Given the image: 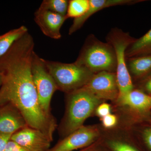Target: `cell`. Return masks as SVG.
<instances>
[{
  "mask_svg": "<svg viewBox=\"0 0 151 151\" xmlns=\"http://www.w3.org/2000/svg\"><path fill=\"white\" fill-rule=\"evenodd\" d=\"M34 45L18 41L0 58L3 76L0 87V106L11 103L18 109L28 126L43 133L51 142L56 122L52 114L41 107L32 75Z\"/></svg>",
  "mask_w": 151,
  "mask_h": 151,
  "instance_id": "6da1fadb",
  "label": "cell"
},
{
  "mask_svg": "<svg viewBox=\"0 0 151 151\" xmlns=\"http://www.w3.org/2000/svg\"><path fill=\"white\" fill-rule=\"evenodd\" d=\"M67 94L65 114L59 128L63 138L84 126L86 119L103 101L84 87Z\"/></svg>",
  "mask_w": 151,
  "mask_h": 151,
  "instance_id": "7a4b0ae2",
  "label": "cell"
},
{
  "mask_svg": "<svg viewBox=\"0 0 151 151\" xmlns=\"http://www.w3.org/2000/svg\"><path fill=\"white\" fill-rule=\"evenodd\" d=\"M93 73L102 71L116 73V54L113 46L91 36L88 38L75 61Z\"/></svg>",
  "mask_w": 151,
  "mask_h": 151,
  "instance_id": "3957f363",
  "label": "cell"
},
{
  "mask_svg": "<svg viewBox=\"0 0 151 151\" xmlns=\"http://www.w3.org/2000/svg\"><path fill=\"white\" fill-rule=\"evenodd\" d=\"M45 63L58 90L66 93L84 87L94 74L75 62L65 63L45 60Z\"/></svg>",
  "mask_w": 151,
  "mask_h": 151,
  "instance_id": "277c9868",
  "label": "cell"
},
{
  "mask_svg": "<svg viewBox=\"0 0 151 151\" xmlns=\"http://www.w3.org/2000/svg\"><path fill=\"white\" fill-rule=\"evenodd\" d=\"M135 40L129 33L119 29H112L107 36V42L113 46L116 54V78L119 89L118 99L134 89L132 77L127 68L126 51Z\"/></svg>",
  "mask_w": 151,
  "mask_h": 151,
  "instance_id": "5b68a950",
  "label": "cell"
},
{
  "mask_svg": "<svg viewBox=\"0 0 151 151\" xmlns=\"http://www.w3.org/2000/svg\"><path fill=\"white\" fill-rule=\"evenodd\" d=\"M31 69L33 81L41 107L45 112L51 114L50 103L52 97L58 89L46 67L45 60L40 57L35 52L33 54Z\"/></svg>",
  "mask_w": 151,
  "mask_h": 151,
  "instance_id": "8992f818",
  "label": "cell"
},
{
  "mask_svg": "<svg viewBox=\"0 0 151 151\" xmlns=\"http://www.w3.org/2000/svg\"><path fill=\"white\" fill-rule=\"evenodd\" d=\"M100 131L94 126H84L59 141L47 151H73L86 147L99 140Z\"/></svg>",
  "mask_w": 151,
  "mask_h": 151,
  "instance_id": "52a82bcc",
  "label": "cell"
},
{
  "mask_svg": "<svg viewBox=\"0 0 151 151\" xmlns=\"http://www.w3.org/2000/svg\"><path fill=\"white\" fill-rule=\"evenodd\" d=\"M83 87L102 100H117L119 97L116 73L102 71L94 73Z\"/></svg>",
  "mask_w": 151,
  "mask_h": 151,
  "instance_id": "ba28073f",
  "label": "cell"
},
{
  "mask_svg": "<svg viewBox=\"0 0 151 151\" xmlns=\"http://www.w3.org/2000/svg\"><path fill=\"white\" fill-rule=\"evenodd\" d=\"M10 140L29 151H47L51 142L42 132L28 126L12 135Z\"/></svg>",
  "mask_w": 151,
  "mask_h": 151,
  "instance_id": "9c48e42d",
  "label": "cell"
},
{
  "mask_svg": "<svg viewBox=\"0 0 151 151\" xmlns=\"http://www.w3.org/2000/svg\"><path fill=\"white\" fill-rule=\"evenodd\" d=\"M67 16L39 8L35 13V21L44 34L53 39L61 37L60 29Z\"/></svg>",
  "mask_w": 151,
  "mask_h": 151,
  "instance_id": "30bf717a",
  "label": "cell"
},
{
  "mask_svg": "<svg viewBox=\"0 0 151 151\" xmlns=\"http://www.w3.org/2000/svg\"><path fill=\"white\" fill-rule=\"evenodd\" d=\"M27 126L24 117L12 104L0 106V132L12 135Z\"/></svg>",
  "mask_w": 151,
  "mask_h": 151,
  "instance_id": "8fae6325",
  "label": "cell"
},
{
  "mask_svg": "<svg viewBox=\"0 0 151 151\" xmlns=\"http://www.w3.org/2000/svg\"><path fill=\"white\" fill-rule=\"evenodd\" d=\"M140 1H142L134 0H89V7L88 10L82 16L74 19L73 24L69 28L68 34L71 35L80 29L86 21L93 14L103 9L113 6L134 4Z\"/></svg>",
  "mask_w": 151,
  "mask_h": 151,
  "instance_id": "7c38bea8",
  "label": "cell"
},
{
  "mask_svg": "<svg viewBox=\"0 0 151 151\" xmlns=\"http://www.w3.org/2000/svg\"><path fill=\"white\" fill-rule=\"evenodd\" d=\"M120 105L138 112H145L151 109V95L141 90L133 89L124 96L118 98Z\"/></svg>",
  "mask_w": 151,
  "mask_h": 151,
  "instance_id": "4fadbf2b",
  "label": "cell"
},
{
  "mask_svg": "<svg viewBox=\"0 0 151 151\" xmlns=\"http://www.w3.org/2000/svg\"><path fill=\"white\" fill-rule=\"evenodd\" d=\"M126 59L127 68L131 76L142 78L151 73V55Z\"/></svg>",
  "mask_w": 151,
  "mask_h": 151,
  "instance_id": "5bb4252c",
  "label": "cell"
},
{
  "mask_svg": "<svg viewBox=\"0 0 151 151\" xmlns=\"http://www.w3.org/2000/svg\"><path fill=\"white\" fill-rule=\"evenodd\" d=\"M151 55V29L145 35L135 40L126 51V58Z\"/></svg>",
  "mask_w": 151,
  "mask_h": 151,
  "instance_id": "9a60e30c",
  "label": "cell"
},
{
  "mask_svg": "<svg viewBox=\"0 0 151 151\" xmlns=\"http://www.w3.org/2000/svg\"><path fill=\"white\" fill-rule=\"evenodd\" d=\"M27 32V28L22 25L0 35V58L7 52L18 39Z\"/></svg>",
  "mask_w": 151,
  "mask_h": 151,
  "instance_id": "2e32d148",
  "label": "cell"
},
{
  "mask_svg": "<svg viewBox=\"0 0 151 151\" xmlns=\"http://www.w3.org/2000/svg\"><path fill=\"white\" fill-rule=\"evenodd\" d=\"M103 142L111 151H142L136 145L124 139L111 138Z\"/></svg>",
  "mask_w": 151,
  "mask_h": 151,
  "instance_id": "e0dca14e",
  "label": "cell"
},
{
  "mask_svg": "<svg viewBox=\"0 0 151 151\" xmlns=\"http://www.w3.org/2000/svg\"><path fill=\"white\" fill-rule=\"evenodd\" d=\"M89 0H71L69 1L68 8V18H78L83 16L88 10Z\"/></svg>",
  "mask_w": 151,
  "mask_h": 151,
  "instance_id": "ac0fdd59",
  "label": "cell"
},
{
  "mask_svg": "<svg viewBox=\"0 0 151 151\" xmlns=\"http://www.w3.org/2000/svg\"><path fill=\"white\" fill-rule=\"evenodd\" d=\"M68 4L69 1L67 0H44L39 8L65 16Z\"/></svg>",
  "mask_w": 151,
  "mask_h": 151,
  "instance_id": "d6986e66",
  "label": "cell"
},
{
  "mask_svg": "<svg viewBox=\"0 0 151 151\" xmlns=\"http://www.w3.org/2000/svg\"><path fill=\"white\" fill-rule=\"evenodd\" d=\"M78 151H111L109 149L104 145L103 141L97 140L90 145Z\"/></svg>",
  "mask_w": 151,
  "mask_h": 151,
  "instance_id": "ffe728a7",
  "label": "cell"
},
{
  "mask_svg": "<svg viewBox=\"0 0 151 151\" xmlns=\"http://www.w3.org/2000/svg\"><path fill=\"white\" fill-rule=\"evenodd\" d=\"M102 124L103 127L107 129L115 127L118 122L117 116L113 114H108L107 116L101 118Z\"/></svg>",
  "mask_w": 151,
  "mask_h": 151,
  "instance_id": "44dd1931",
  "label": "cell"
},
{
  "mask_svg": "<svg viewBox=\"0 0 151 151\" xmlns=\"http://www.w3.org/2000/svg\"><path fill=\"white\" fill-rule=\"evenodd\" d=\"M111 111V105L106 103H100L95 110L97 116L101 119L110 114Z\"/></svg>",
  "mask_w": 151,
  "mask_h": 151,
  "instance_id": "7402d4cb",
  "label": "cell"
},
{
  "mask_svg": "<svg viewBox=\"0 0 151 151\" xmlns=\"http://www.w3.org/2000/svg\"><path fill=\"white\" fill-rule=\"evenodd\" d=\"M141 85L142 91L146 94L151 95V73L146 76Z\"/></svg>",
  "mask_w": 151,
  "mask_h": 151,
  "instance_id": "603a6c76",
  "label": "cell"
},
{
  "mask_svg": "<svg viewBox=\"0 0 151 151\" xmlns=\"http://www.w3.org/2000/svg\"><path fill=\"white\" fill-rule=\"evenodd\" d=\"M12 135L0 132V151H6L7 145Z\"/></svg>",
  "mask_w": 151,
  "mask_h": 151,
  "instance_id": "cb8c5ba5",
  "label": "cell"
},
{
  "mask_svg": "<svg viewBox=\"0 0 151 151\" xmlns=\"http://www.w3.org/2000/svg\"><path fill=\"white\" fill-rule=\"evenodd\" d=\"M143 139L146 147L150 151H151V127L144 131Z\"/></svg>",
  "mask_w": 151,
  "mask_h": 151,
  "instance_id": "d4e9b609",
  "label": "cell"
},
{
  "mask_svg": "<svg viewBox=\"0 0 151 151\" xmlns=\"http://www.w3.org/2000/svg\"><path fill=\"white\" fill-rule=\"evenodd\" d=\"M6 151H29L14 141L10 140L8 143Z\"/></svg>",
  "mask_w": 151,
  "mask_h": 151,
  "instance_id": "484cf974",
  "label": "cell"
},
{
  "mask_svg": "<svg viewBox=\"0 0 151 151\" xmlns=\"http://www.w3.org/2000/svg\"><path fill=\"white\" fill-rule=\"evenodd\" d=\"M3 81V76L2 73L0 72V87L1 86L2 84Z\"/></svg>",
  "mask_w": 151,
  "mask_h": 151,
  "instance_id": "4316f807",
  "label": "cell"
}]
</instances>
